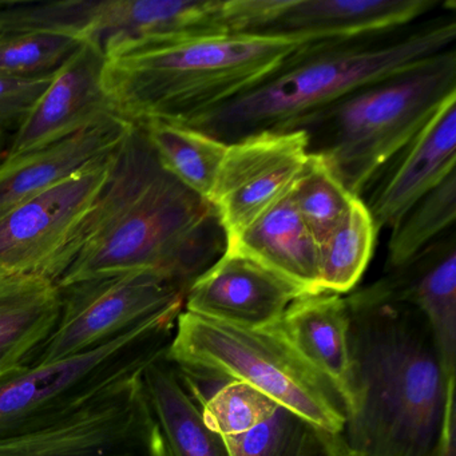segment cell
Instances as JSON below:
<instances>
[{
    "mask_svg": "<svg viewBox=\"0 0 456 456\" xmlns=\"http://www.w3.org/2000/svg\"><path fill=\"white\" fill-rule=\"evenodd\" d=\"M9 148V142H7L6 133L0 132V162L6 159V151Z\"/></svg>",
    "mask_w": 456,
    "mask_h": 456,
    "instance_id": "cell-32",
    "label": "cell"
},
{
    "mask_svg": "<svg viewBox=\"0 0 456 456\" xmlns=\"http://www.w3.org/2000/svg\"><path fill=\"white\" fill-rule=\"evenodd\" d=\"M308 295L255 258L233 248L189 288V314L249 330L276 327L293 301Z\"/></svg>",
    "mask_w": 456,
    "mask_h": 456,
    "instance_id": "cell-14",
    "label": "cell"
},
{
    "mask_svg": "<svg viewBox=\"0 0 456 456\" xmlns=\"http://www.w3.org/2000/svg\"><path fill=\"white\" fill-rule=\"evenodd\" d=\"M306 159V137L300 130L229 143L209 199L228 239L288 196Z\"/></svg>",
    "mask_w": 456,
    "mask_h": 456,
    "instance_id": "cell-13",
    "label": "cell"
},
{
    "mask_svg": "<svg viewBox=\"0 0 456 456\" xmlns=\"http://www.w3.org/2000/svg\"><path fill=\"white\" fill-rule=\"evenodd\" d=\"M55 33L94 45L105 54L145 38H201L229 34L224 0H61L52 10Z\"/></svg>",
    "mask_w": 456,
    "mask_h": 456,
    "instance_id": "cell-11",
    "label": "cell"
},
{
    "mask_svg": "<svg viewBox=\"0 0 456 456\" xmlns=\"http://www.w3.org/2000/svg\"><path fill=\"white\" fill-rule=\"evenodd\" d=\"M297 354L332 384L344 408L351 397L349 308L343 295L308 293L290 304L277 324Z\"/></svg>",
    "mask_w": 456,
    "mask_h": 456,
    "instance_id": "cell-19",
    "label": "cell"
},
{
    "mask_svg": "<svg viewBox=\"0 0 456 456\" xmlns=\"http://www.w3.org/2000/svg\"><path fill=\"white\" fill-rule=\"evenodd\" d=\"M132 124L108 119L39 151L0 162V217L97 159L109 156Z\"/></svg>",
    "mask_w": 456,
    "mask_h": 456,
    "instance_id": "cell-18",
    "label": "cell"
},
{
    "mask_svg": "<svg viewBox=\"0 0 456 456\" xmlns=\"http://www.w3.org/2000/svg\"><path fill=\"white\" fill-rule=\"evenodd\" d=\"M240 250L305 293L320 290V245L293 205L289 193L257 220L228 239Z\"/></svg>",
    "mask_w": 456,
    "mask_h": 456,
    "instance_id": "cell-20",
    "label": "cell"
},
{
    "mask_svg": "<svg viewBox=\"0 0 456 456\" xmlns=\"http://www.w3.org/2000/svg\"><path fill=\"white\" fill-rule=\"evenodd\" d=\"M110 154L0 217V273L60 281L71 244L108 178Z\"/></svg>",
    "mask_w": 456,
    "mask_h": 456,
    "instance_id": "cell-9",
    "label": "cell"
},
{
    "mask_svg": "<svg viewBox=\"0 0 456 456\" xmlns=\"http://www.w3.org/2000/svg\"><path fill=\"white\" fill-rule=\"evenodd\" d=\"M349 308L351 397L344 437L354 456H434L455 378L420 312L364 288Z\"/></svg>",
    "mask_w": 456,
    "mask_h": 456,
    "instance_id": "cell-2",
    "label": "cell"
},
{
    "mask_svg": "<svg viewBox=\"0 0 456 456\" xmlns=\"http://www.w3.org/2000/svg\"><path fill=\"white\" fill-rule=\"evenodd\" d=\"M383 300L407 304L429 325L447 378L456 375V237L453 228L407 264L364 288Z\"/></svg>",
    "mask_w": 456,
    "mask_h": 456,
    "instance_id": "cell-17",
    "label": "cell"
},
{
    "mask_svg": "<svg viewBox=\"0 0 456 456\" xmlns=\"http://www.w3.org/2000/svg\"><path fill=\"white\" fill-rule=\"evenodd\" d=\"M434 456H456L455 389L450 392Z\"/></svg>",
    "mask_w": 456,
    "mask_h": 456,
    "instance_id": "cell-31",
    "label": "cell"
},
{
    "mask_svg": "<svg viewBox=\"0 0 456 456\" xmlns=\"http://www.w3.org/2000/svg\"><path fill=\"white\" fill-rule=\"evenodd\" d=\"M165 352L167 349L142 372L143 391L164 456H229L225 440L205 424L201 405Z\"/></svg>",
    "mask_w": 456,
    "mask_h": 456,
    "instance_id": "cell-22",
    "label": "cell"
},
{
    "mask_svg": "<svg viewBox=\"0 0 456 456\" xmlns=\"http://www.w3.org/2000/svg\"><path fill=\"white\" fill-rule=\"evenodd\" d=\"M183 311L167 309L93 351L0 379V439L46 428L142 375Z\"/></svg>",
    "mask_w": 456,
    "mask_h": 456,
    "instance_id": "cell-7",
    "label": "cell"
},
{
    "mask_svg": "<svg viewBox=\"0 0 456 456\" xmlns=\"http://www.w3.org/2000/svg\"><path fill=\"white\" fill-rule=\"evenodd\" d=\"M105 54L85 42L54 74L30 116L15 132L6 159L46 148L81 130L119 118L102 87Z\"/></svg>",
    "mask_w": 456,
    "mask_h": 456,
    "instance_id": "cell-15",
    "label": "cell"
},
{
    "mask_svg": "<svg viewBox=\"0 0 456 456\" xmlns=\"http://www.w3.org/2000/svg\"><path fill=\"white\" fill-rule=\"evenodd\" d=\"M60 290L57 324L30 365L47 364L105 346L141 322L183 306L186 296L180 285L153 272L93 277Z\"/></svg>",
    "mask_w": 456,
    "mask_h": 456,
    "instance_id": "cell-8",
    "label": "cell"
},
{
    "mask_svg": "<svg viewBox=\"0 0 456 456\" xmlns=\"http://www.w3.org/2000/svg\"><path fill=\"white\" fill-rule=\"evenodd\" d=\"M54 76L23 78L0 74V132H17L30 116Z\"/></svg>",
    "mask_w": 456,
    "mask_h": 456,
    "instance_id": "cell-30",
    "label": "cell"
},
{
    "mask_svg": "<svg viewBox=\"0 0 456 456\" xmlns=\"http://www.w3.org/2000/svg\"><path fill=\"white\" fill-rule=\"evenodd\" d=\"M165 354L200 405L228 381H242L320 428L344 434L340 395L277 325L249 330L183 311Z\"/></svg>",
    "mask_w": 456,
    "mask_h": 456,
    "instance_id": "cell-6",
    "label": "cell"
},
{
    "mask_svg": "<svg viewBox=\"0 0 456 456\" xmlns=\"http://www.w3.org/2000/svg\"><path fill=\"white\" fill-rule=\"evenodd\" d=\"M61 312L55 282L26 274L0 273V379L30 365Z\"/></svg>",
    "mask_w": 456,
    "mask_h": 456,
    "instance_id": "cell-21",
    "label": "cell"
},
{
    "mask_svg": "<svg viewBox=\"0 0 456 456\" xmlns=\"http://www.w3.org/2000/svg\"><path fill=\"white\" fill-rule=\"evenodd\" d=\"M153 428L141 375L46 428L0 439V456H145ZM151 456H164L161 444Z\"/></svg>",
    "mask_w": 456,
    "mask_h": 456,
    "instance_id": "cell-12",
    "label": "cell"
},
{
    "mask_svg": "<svg viewBox=\"0 0 456 456\" xmlns=\"http://www.w3.org/2000/svg\"><path fill=\"white\" fill-rule=\"evenodd\" d=\"M223 439L229 456H354L343 434L320 428L281 405L247 434Z\"/></svg>",
    "mask_w": 456,
    "mask_h": 456,
    "instance_id": "cell-23",
    "label": "cell"
},
{
    "mask_svg": "<svg viewBox=\"0 0 456 456\" xmlns=\"http://www.w3.org/2000/svg\"><path fill=\"white\" fill-rule=\"evenodd\" d=\"M456 218V170L432 189L392 229L386 272L415 257L427 245L453 228Z\"/></svg>",
    "mask_w": 456,
    "mask_h": 456,
    "instance_id": "cell-26",
    "label": "cell"
},
{
    "mask_svg": "<svg viewBox=\"0 0 456 456\" xmlns=\"http://www.w3.org/2000/svg\"><path fill=\"white\" fill-rule=\"evenodd\" d=\"M306 42L226 34L145 38L105 53L102 87L132 125H185L260 82Z\"/></svg>",
    "mask_w": 456,
    "mask_h": 456,
    "instance_id": "cell-4",
    "label": "cell"
},
{
    "mask_svg": "<svg viewBox=\"0 0 456 456\" xmlns=\"http://www.w3.org/2000/svg\"><path fill=\"white\" fill-rule=\"evenodd\" d=\"M228 248L209 200L165 169L142 127L132 125L69 250L58 288L93 277L153 272L188 292Z\"/></svg>",
    "mask_w": 456,
    "mask_h": 456,
    "instance_id": "cell-1",
    "label": "cell"
},
{
    "mask_svg": "<svg viewBox=\"0 0 456 456\" xmlns=\"http://www.w3.org/2000/svg\"><path fill=\"white\" fill-rule=\"evenodd\" d=\"M455 6L404 28L306 42L260 82L185 126L221 142L292 132L309 114L346 93L452 49Z\"/></svg>",
    "mask_w": 456,
    "mask_h": 456,
    "instance_id": "cell-3",
    "label": "cell"
},
{
    "mask_svg": "<svg viewBox=\"0 0 456 456\" xmlns=\"http://www.w3.org/2000/svg\"><path fill=\"white\" fill-rule=\"evenodd\" d=\"M277 405L242 381H228L205 400L202 418L221 437L240 436L265 421Z\"/></svg>",
    "mask_w": 456,
    "mask_h": 456,
    "instance_id": "cell-29",
    "label": "cell"
},
{
    "mask_svg": "<svg viewBox=\"0 0 456 456\" xmlns=\"http://www.w3.org/2000/svg\"><path fill=\"white\" fill-rule=\"evenodd\" d=\"M440 0H232L233 34L314 42L404 28L444 9Z\"/></svg>",
    "mask_w": 456,
    "mask_h": 456,
    "instance_id": "cell-10",
    "label": "cell"
},
{
    "mask_svg": "<svg viewBox=\"0 0 456 456\" xmlns=\"http://www.w3.org/2000/svg\"><path fill=\"white\" fill-rule=\"evenodd\" d=\"M84 44L65 34L0 36V74L23 78L54 76Z\"/></svg>",
    "mask_w": 456,
    "mask_h": 456,
    "instance_id": "cell-28",
    "label": "cell"
},
{
    "mask_svg": "<svg viewBox=\"0 0 456 456\" xmlns=\"http://www.w3.org/2000/svg\"><path fill=\"white\" fill-rule=\"evenodd\" d=\"M455 165L456 95H452L370 183L372 191L362 202L376 231L394 229L413 205L455 172Z\"/></svg>",
    "mask_w": 456,
    "mask_h": 456,
    "instance_id": "cell-16",
    "label": "cell"
},
{
    "mask_svg": "<svg viewBox=\"0 0 456 456\" xmlns=\"http://www.w3.org/2000/svg\"><path fill=\"white\" fill-rule=\"evenodd\" d=\"M289 196L320 247L343 223L356 200L322 159L309 154Z\"/></svg>",
    "mask_w": 456,
    "mask_h": 456,
    "instance_id": "cell-27",
    "label": "cell"
},
{
    "mask_svg": "<svg viewBox=\"0 0 456 456\" xmlns=\"http://www.w3.org/2000/svg\"><path fill=\"white\" fill-rule=\"evenodd\" d=\"M140 126L165 169L209 200L228 145L185 125L149 121Z\"/></svg>",
    "mask_w": 456,
    "mask_h": 456,
    "instance_id": "cell-24",
    "label": "cell"
},
{
    "mask_svg": "<svg viewBox=\"0 0 456 456\" xmlns=\"http://www.w3.org/2000/svg\"><path fill=\"white\" fill-rule=\"evenodd\" d=\"M456 95L455 49L346 93L301 119L292 132L354 197Z\"/></svg>",
    "mask_w": 456,
    "mask_h": 456,
    "instance_id": "cell-5",
    "label": "cell"
},
{
    "mask_svg": "<svg viewBox=\"0 0 456 456\" xmlns=\"http://www.w3.org/2000/svg\"><path fill=\"white\" fill-rule=\"evenodd\" d=\"M378 233L362 200H354L343 223L320 247L322 292L344 295L356 287L372 258Z\"/></svg>",
    "mask_w": 456,
    "mask_h": 456,
    "instance_id": "cell-25",
    "label": "cell"
}]
</instances>
